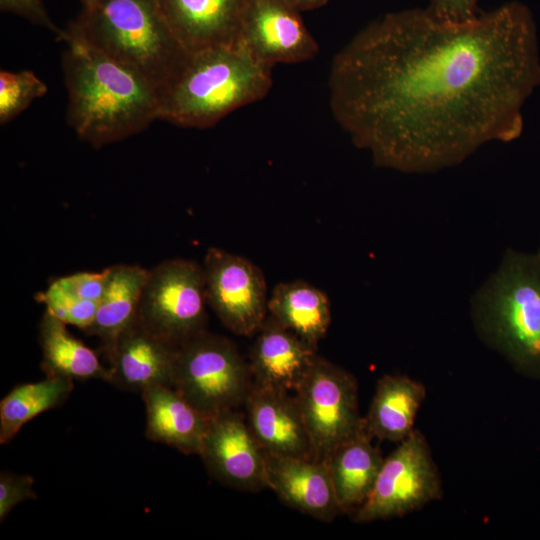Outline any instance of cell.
Masks as SVG:
<instances>
[{
  "label": "cell",
  "instance_id": "cell-1",
  "mask_svg": "<svg viewBox=\"0 0 540 540\" xmlns=\"http://www.w3.org/2000/svg\"><path fill=\"white\" fill-rule=\"evenodd\" d=\"M540 85L536 25L509 2L465 23L426 9L371 22L333 58L332 115L379 168L432 173L511 142Z\"/></svg>",
  "mask_w": 540,
  "mask_h": 540
},
{
  "label": "cell",
  "instance_id": "cell-2",
  "mask_svg": "<svg viewBox=\"0 0 540 540\" xmlns=\"http://www.w3.org/2000/svg\"><path fill=\"white\" fill-rule=\"evenodd\" d=\"M58 40L64 43L67 122L82 141L103 147L158 119V92L142 75L90 44L71 26Z\"/></svg>",
  "mask_w": 540,
  "mask_h": 540
},
{
  "label": "cell",
  "instance_id": "cell-3",
  "mask_svg": "<svg viewBox=\"0 0 540 540\" xmlns=\"http://www.w3.org/2000/svg\"><path fill=\"white\" fill-rule=\"evenodd\" d=\"M272 69L239 42L191 53L159 95L158 119L187 128L212 127L263 99L272 87Z\"/></svg>",
  "mask_w": 540,
  "mask_h": 540
},
{
  "label": "cell",
  "instance_id": "cell-4",
  "mask_svg": "<svg viewBox=\"0 0 540 540\" xmlns=\"http://www.w3.org/2000/svg\"><path fill=\"white\" fill-rule=\"evenodd\" d=\"M470 315L478 337L520 374L540 380V258L507 249L473 293Z\"/></svg>",
  "mask_w": 540,
  "mask_h": 540
},
{
  "label": "cell",
  "instance_id": "cell-5",
  "mask_svg": "<svg viewBox=\"0 0 540 540\" xmlns=\"http://www.w3.org/2000/svg\"><path fill=\"white\" fill-rule=\"evenodd\" d=\"M70 26L90 44L142 75L158 97L191 55L169 28L158 0H96Z\"/></svg>",
  "mask_w": 540,
  "mask_h": 540
},
{
  "label": "cell",
  "instance_id": "cell-6",
  "mask_svg": "<svg viewBox=\"0 0 540 540\" xmlns=\"http://www.w3.org/2000/svg\"><path fill=\"white\" fill-rule=\"evenodd\" d=\"M252 382L249 364L226 337L204 330L178 348L172 387L207 418L244 404Z\"/></svg>",
  "mask_w": 540,
  "mask_h": 540
},
{
  "label": "cell",
  "instance_id": "cell-7",
  "mask_svg": "<svg viewBox=\"0 0 540 540\" xmlns=\"http://www.w3.org/2000/svg\"><path fill=\"white\" fill-rule=\"evenodd\" d=\"M207 299L203 268L192 260H164L149 270L139 322L150 332L179 347L205 330Z\"/></svg>",
  "mask_w": 540,
  "mask_h": 540
},
{
  "label": "cell",
  "instance_id": "cell-8",
  "mask_svg": "<svg viewBox=\"0 0 540 540\" xmlns=\"http://www.w3.org/2000/svg\"><path fill=\"white\" fill-rule=\"evenodd\" d=\"M441 496V479L427 440L414 429L384 458L374 487L353 512V520L367 523L401 517Z\"/></svg>",
  "mask_w": 540,
  "mask_h": 540
},
{
  "label": "cell",
  "instance_id": "cell-9",
  "mask_svg": "<svg viewBox=\"0 0 540 540\" xmlns=\"http://www.w3.org/2000/svg\"><path fill=\"white\" fill-rule=\"evenodd\" d=\"M294 391L315 460L324 462L337 445L362 427L356 379L318 356Z\"/></svg>",
  "mask_w": 540,
  "mask_h": 540
},
{
  "label": "cell",
  "instance_id": "cell-10",
  "mask_svg": "<svg viewBox=\"0 0 540 540\" xmlns=\"http://www.w3.org/2000/svg\"><path fill=\"white\" fill-rule=\"evenodd\" d=\"M206 299L234 334L258 333L268 317V292L262 270L240 255L210 247L203 262Z\"/></svg>",
  "mask_w": 540,
  "mask_h": 540
},
{
  "label": "cell",
  "instance_id": "cell-11",
  "mask_svg": "<svg viewBox=\"0 0 540 540\" xmlns=\"http://www.w3.org/2000/svg\"><path fill=\"white\" fill-rule=\"evenodd\" d=\"M199 456L226 486L251 492L267 487L265 451L237 410L209 418Z\"/></svg>",
  "mask_w": 540,
  "mask_h": 540
},
{
  "label": "cell",
  "instance_id": "cell-12",
  "mask_svg": "<svg viewBox=\"0 0 540 540\" xmlns=\"http://www.w3.org/2000/svg\"><path fill=\"white\" fill-rule=\"evenodd\" d=\"M238 42L272 67L310 60L319 50L301 12L284 0H249Z\"/></svg>",
  "mask_w": 540,
  "mask_h": 540
},
{
  "label": "cell",
  "instance_id": "cell-13",
  "mask_svg": "<svg viewBox=\"0 0 540 540\" xmlns=\"http://www.w3.org/2000/svg\"><path fill=\"white\" fill-rule=\"evenodd\" d=\"M178 348L137 320L104 353L109 362V383L140 394L157 385L172 387Z\"/></svg>",
  "mask_w": 540,
  "mask_h": 540
},
{
  "label": "cell",
  "instance_id": "cell-14",
  "mask_svg": "<svg viewBox=\"0 0 540 540\" xmlns=\"http://www.w3.org/2000/svg\"><path fill=\"white\" fill-rule=\"evenodd\" d=\"M244 405L247 423L266 452L315 460L295 396L252 383Z\"/></svg>",
  "mask_w": 540,
  "mask_h": 540
},
{
  "label": "cell",
  "instance_id": "cell-15",
  "mask_svg": "<svg viewBox=\"0 0 540 540\" xmlns=\"http://www.w3.org/2000/svg\"><path fill=\"white\" fill-rule=\"evenodd\" d=\"M249 0H158L177 40L190 53L239 41Z\"/></svg>",
  "mask_w": 540,
  "mask_h": 540
},
{
  "label": "cell",
  "instance_id": "cell-16",
  "mask_svg": "<svg viewBox=\"0 0 540 540\" xmlns=\"http://www.w3.org/2000/svg\"><path fill=\"white\" fill-rule=\"evenodd\" d=\"M265 476L267 487L301 513L325 522L342 513L324 462L265 451Z\"/></svg>",
  "mask_w": 540,
  "mask_h": 540
},
{
  "label": "cell",
  "instance_id": "cell-17",
  "mask_svg": "<svg viewBox=\"0 0 540 540\" xmlns=\"http://www.w3.org/2000/svg\"><path fill=\"white\" fill-rule=\"evenodd\" d=\"M317 357V346L268 315L250 350L252 383L288 392L295 390Z\"/></svg>",
  "mask_w": 540,
  "mask_h": 540
},
{
  "label": "cell",
  "instance_id": "cell-18",
  "mask_svg": "<svg viewBox=\"0 0 540 540\" xmlns=\"http://www.w3.org/2000/svg\"><path fill=\"white\" fill-rule=\"evenodd\" d=\"M141 396L147 439L184 454L199 455L209 418L171 386H153L141 392Z\"/></svg>",
  "mask_w": 540,
  "mask_h": 540
},
{
  "label": "cell",
  "instance_id": "cell-19",
  "mask_svg": "<svg viewBox=\"0 0 540 540\" xmlns=\"http://www.w3.org/2000/svg\"><path fill=\"white\" fill-rule=\"evenodd\" d=\"M362 427L326 457L336 499L342 513H353L371 493L384 457Z\"/></svg>",
  "mask_w": 540,
  "mask_h": 540
},
{
  "label": "cell",
  "instance_id": "cell-20",
  "mask_svg": "<svg viewBox=\"0 0 540 540\" xmlns=\"http://www.w3.org/2000/svg\"><path fill=\"white\" fill-rule=\"evenodd\" d=\"M425 397L421 382L404 375H384L363 417L364 430L372 439L401 442L414 430Z\"/></svg>",
  "mask_w": 540,
  "mask_h": 540
},
{
  "label": "cell",
  "instance_id": "cell-21",
  "mask_svg": "<svg viewBox=\"0 0 540 540\" xmlns=\"http://www.w3.org/2000/svg\"><path fill=\"white\" fill-rule=\"evenodd\" d=\"M149 270L136 264L108 267L103 295L93 323L84 332L97 337L107 352L118 337L138 320V310Z\"/></svg>",
  "mask_w": 540,
  "mask_h": 540
},
{
  "label": "cell",
  "instance_id": "cell-22",
  "mask_svg": "<svg viewBox=\"0 0 540 540\" xmlns=\"http://www.w3.org/2000/svg\"><path fill=\"white\" fill-rule=\"evenodd\" d=\"M67 324L47 310L39 323V343L42 351L41 369L46 377L72 380L99 379L109 383L108 366L97 353L73 336Z\"/></svg>",
  "mask_w": 540,
  "mask_h": 540
},
{
  "label": "cell",
  "instance_id": "cell-23",
  "mask_svg": "<svg viewBox=\"0 0 540 540\" xmlns=\"http://www.w3.org/2000/svg\"><path fill=\"white\" fill-rule=\"evenodd\" d=\"M268 315L286 329L317 346L331 322L326 293L302 280L277 284L268 300Z\"/></svg>",
  "mask_w": 540,
  "mask_h": 540
},
{
  "label": "cell",
  "instance_id": "cell-24",
  "mask_svg": "<svg viewBox=\"0 0 540 540\" xmlns=\"http://www.w3.org/2000/svg\"><path fill=\"white\" fill-rule=\"evenodd\" d=\"M108 267L99 272H77L53 279L35 299L45 310L83 332L93 323L103 295Z\"/></svg>",
  "mask_w": 540,
  "mask_h": 540
},
{
  "label": "cell",
  "instance_id": "cell-25",
  "mask_svg": "<svg viewBox=\"0 0 540 540\" xmlns=\"http://www.w3.org/2000/svg\"><path fill=\"white\" fill-rule=\"evenodd\" d=\"M73 388L74 380L62 377L13 387L0 401V443H9L27 422L63 404Z\"/></svg>",
  "mask_w": 540,
  "mask_h": 540
},
{
  "label": "cell",
  "instance_id": "cell-26",
  "mask_svg": "<svg viewBox=\"0 0 540 540\" xmlns=\"http://www.w3.org/2000/svg\"><path fill=\"white\" fill-rule=\"evenodd\" d=\"M47 93L46 84L30 70L0 71V124L16 118Z\"/></svg>",
  "mask_w": 540,
  "mask_h": 540
},
{
  "label": "cell",
  "instance_id": "cell-27",
  "mask_svg": "<svg viewBox=\"0 0 540 540\" xmlns=\"http://www.w3.org/2000/svg\"><path fill=\"white\" fill-rule=\"evenodd\" d=\"M35 480L31 475L15 474L8 471L0 473V521L3 522L8 514L18 504L36 499L34 491Z\"/></svg>",
  "mask_w": 540,
  "mask_h": 540
},
{
  "label": "cell",
  "instance_id": "cell-28",
  "mask_svg": "<svg viewBox=\"0 0 540 540\" xmlns=\"http://www.w3.org/2000/svg\"><path fill=\"white\" fill-rule=\"evenodd\" d=\"M0 10L25 18L31 23L53 32L59 39L64 30L57 27L44 6L42 0H0Z\"/></svg>",
  "mask_w": 540,
  "mask_h": 540
},
{
  "label": "cell",
  "instance_id": "cell-29",
  "mask_svg": "<svg viewBox=\"0 0 540 540\" xmlns=\"http://www.w3.org/2000/svg\"><path fill=\"white\" fill-rule=\"evenodd\" d=\"M478 0H429L426 10L437 20L458 24L475 19L481 12Z\"/></svg>",
  "mask_w": 540,
  "mask_h": 540
},
{
  "label": "cell",
  "instance_id": "cell-30",
  "mask_svg": "<svg viewBox=\"0 0 540 540\" xmlns=\"http://www.w3.org/2000/svg\"><path fill=\"white\" fill-rule=\"evenodd\" d=\"M290 6L298 10L299 12H304L307 10H313L319 7L324 6L328 0H284Z\"/></svg>",
  "mask_w": 540,
  "mask_h": 540
},
{
  "label": "cell",
  "instance_id": "cell-31",
  "mask_svg": "<svg viewBox=\"0 0 540 540\" xmlns=\"http://www.w3.org/2000/svg\"><path fill=\"white\" fill-rule=\"evenodd\" d=\"M80 2L83 6V9H86L91 7L96 2V0H80Z\"/></svg>",
  "mask_w": 540,
  "mask_h": 540
},
{
  "label": "cell",
  "instance_id": "cell-32",
  "mask_svg": "<svg viewBox=\"0 0 540 540\" xmlns=\"http://www.w3.org/2000/svg\"><path fill=\"white\" fill-rule=\"evenodd\" d=\"M536 254H537L538 257L540 258V249H539V251H538Z\"/></svg>",
  "mask_w": 540,
  "mask_h": 540
}]
</instances>
